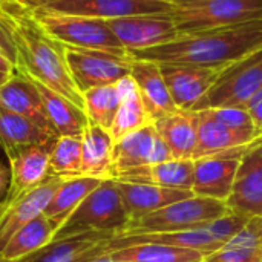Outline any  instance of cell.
Returning <instances> with one entry per match:
<instances>
[{
  "mask_svg": "<svg viewBox=\"0 0 262 262\" xmlns=\"http://www.w3.org/2000/svg\"><path fill=\"white\" fill-rule=\"evenodd\" d=\"M0 12L9 25L17 46L15 71L29 75L83 109V95L71 78L64 45L48 35L37 21L34 11L20 2L5 3Z\"/></svg>",
  "mask_w": 262,
  "mask_h": 262,
  "instance_id": "obj_1",
  "label": "cell"
},
{
  "mask_svg": "<svg viewBox=\"0 0 262 262\" xmlns=\"http://www.w3.org/2000/svg\"><path fill=\"white\" fill-rule=\"evenodd\" d=\"M262 48V18L218 29L178 35L175 40L138 51H129L134 58L158 64H196L224 69Z\"/></svg>",
  "mask_w": 262,
  "mask_h": 262,
  "instance_id": "obj_2",
  "label": "cell"
},
{
  "mask_svg": "<svg viewBox=\"0 0 262 262\" xmlns=\"http://www.w3.org/2000/svg\"><path fill=\"white\" fill-rule=\"evenodd\" d=\"M180 35L262 18V0H169Z\"/></svg>",
  "mask_w": 262,
  "mask_h": 262,
  "instance_id": "obj_3",
  "label": "cell"
},
{
  "mask_svg": "<svg viewBox=\"0 0 262 262\" xmlns=\"http://www.w3.org/2000/svg\"><path fill=\"white\" fill-rule=\"evenodd\" d=\"M127 223L129 220L115 181L103 180L101 184L94 189L61 223L52 241L91 232L115 236L127 226Z\"/></svg>",
  "mask_w": 262,
  "mask_h": 262,
  "instance_id": "obj_4",
  "label": "cell"
},
{
  "mask_svg": "<svg viewBox=\"0 0 262 262\" xmlns=\"http://www.w3.org/2000/svg\"><path fill=\"white\" fill-rule=\"evenodd\" d=\"M229 212L230 210L224 201L204 196H192L129 223L114 238L200 230L206 229L210 223L227 215Z\"/></svg>",
  "mask_w": 262,
  "mask_h": 262,
  "instance_id": "obj_5",
  "label": "cell"
},
{
  "mask_svg": "<svg viewBox=\"0 0 262 262\" xmlns=\"http://www.w3.org/2000/svg\"><path fill=\"white\" fill-rule=\"evenodd\" d=\"M261 89L262 48L224 68L215 84L193 107V112L216 107L246 109Z\"/></svg>",
  "mask_w": 262,
  "mask_h": 262,
  "instance_id": "obj_6",
  "label": "cell"
},
{
  "mask_svg": "<svg viewBox=\"0 0 262 262\" xmlns=\"http://www.w3.org/2000/svg\"><path fill=\"white\" fill-rule=\"evenodd\" d=\"M37 21L48 35L66 46L86 49H100L115 54H127L120 40L115 37L106 20L81 15L52 14L32 9Z\"/></svg>",
  "mask_w": 262,
  "mask_h": 262,
  "instance_id": "obj_7",
  "label": "cell"
},
{
  "mask_svg": "<svg viewBox=\"0 0 262 262\" xmlns=\"http://www.w3.org/2000/svg\"><path fill=\"white\" fill-rule=\"evenodd\" d=\"M64 57L71 78L81 95L94 88L115 84L130 74L132 55L129 52L115 54L64 45Z\"/></svg>",
  "mask_w": 262,
  "mask_h": 262,
  "instance_id": "obj_8",
  "label": "cell"
},
{
  "mask_svg": "<svg viewBox=\"0 0 262 262\" xmlns=\"http://www.w3.org/2000/svg\"><path fill=\"white\" fill-rule=\"evenodd\" d=\"M258 140L193 160L195 172L192 192L195 193V196L213 198L226 203L232 192V186L243 157Z\"/></svg>",
  "mask_w": 262,
  "mask_h": 262,
  "instance_id": "obj_9",
  "label": "cell"
},
{
  "mask_svg": "<svg viewBox=\"0 0 262 262\" xmlns=\"http://www.w3.org/2000/svg\"><path fill=\"white\" fill-rule=\"evenodd\" d=\"M31 9L64 14V15H81L94 18H120L129 15L160 14L170 11L169 0H48L28 6Z\"/></svg>",
  "mask_w": 262,
  "mask_h": 262,
  "instance_id": "obj_10",
  "label": "cell"
},
{
  "mask_svg": "<svg viewBox=\"0 0 262 262\" xmlns=\"http://www.w3.org/2000/svg\"><path fill=\"white\" fill-rule=\"evenodd\" d=\"M106 23L127 51L160 46L180 35L170 12L129 15L111 18Z\"/></svg>",
  "mask_w": 262,
  "mask_h": 262,
  "instance_id": "obj_11",
  "label": "cell"
},
{
  "mask_svg": "<svg viewBox=\"0 0 262 262\" xmlns=\"http://www.w3.org/2000/svg\"><path fill=\"white\" fill-rule=\"evenodd\" d=\"M170 160H173V157L158 137L154 124H147L114 143L112 178L130 169L160 164Z\"/></svg>",
  "mask_w": 262,
  "mask_h": 262,
  "instance_id": "obj_12",
  "label": "cell"
},
{
  "mask_svg": "<svg viewBox=\"0 0 262 262\" xmlns=\"http://www.w3.org/2000/svg\"><path fill=\"white\" fill-rule=\"evenodd\" d=\"M160 69L172 101L180 111H193L223 72L218 68L177 63H161Z\"/></svg>",
  "mask_w": 262,
  "mask_h": 262,
  "instance_id": "obj_13",
  "label": "cell"
},
{
  "mask_svg": "<svg viewBox=\"0 0 262 262\" xmlns=\"http://www.w3.org/2000/svg\"><path fill=\"white\" fill-rule=\"evenodd\" d=\"M226 206L232 213L262 216V137L243 157Z\"/></svg>",
  "mask_w": 262,
  "mask_h": 262,
  "instance_id": "obj_14",
  "label": "cell"
},
{
  "mask_svg": "<svg viewBox=\"0 0 262 262\" xmlns=\"http://www.w3.org/2000/svg\"><path fill=\"white\" fill-rule=\"evenodd\" d=\"M54 143L55 140L26 146L8 157L11 180L5 201H14L26 195L51 177L49 155Z\"/></svg>",
  "mask_w": 262,
  "mask_h": 262,
  "instance_id": "obj_15",
  "label": "cell"
},
{
  "mask_svg": "<svg viewBox=\"0 0 262 262\" xmlns=\"http://www.w3.org/2000/svg\"><path fill=\"white\" fill-rule=\"evenodd\" d=\"M63 181L64 178L51 175L43 184L26 195L0 204V253L21 227L43 213L45 207Z\"/></svg>",
  "mask_w": 262,
  "mask_h": 262,
  "instance_id": "obj_16",
  "label": "cell"
},
{
  "mask_svg": "<svg viewBox=\"0 0 262 262\" xmlns=\"http://www.w3.org/2000/svg\"><path fill=\"white\" fill-rule=\"evenodd\" d=\"M111 238L107 233L91 232L55 239L18 262H92L109 253Z\"/></svg>",
  "mask_w": 262,
  "mask_h": 262,
  "instance_id": "obj_17",
  "label": "cell"
},
{
  "mask_svg": "<svg viewBox=\"0 0 262 262\" xmlns=\"http://www.w3.org/2000/svg\"><path fill=\"white\" fill-rule=\"evenodd\" d=\"M0 106L28 118L49 135L57 137L46 115L41 95L32 78L21 72H14L9 80L0 86Z\"/></svg>",
  "mask_w": 262,
  "mask_h": 262,
  "instance_id": "obj_18",
  "label": "cell"
},
{
  "mask_svg": "<svg viewBox=\"0 0 262 262\" xmlns=\"http://www.w3.org/2000/svg\"><path fill=\"white\" fill-rule=\"evenodd\" d=\"M115 184L121 196V203L126 210L129 223L140 220L144 215L157 212L173 203L195 196V193L189 189H169L161 186L123 181H115Z\"/></svg>",
  "mask_w": 262,
  "mask_h": 262,
  "instance_id": "obj_19",
  "label": "cell"
},
{
  "mask_svg": "<svg viewBox=\"0 0 262 262\" xmlns=\"http://www.w3.org/2000/svg\"><path fill=\"white\" fill-rule=\"evenodd\" d=\"M140 92L143 106L152 120V123L164 115L178 111L172 97L167 91L166 81L163 78L160 64L149 60H138L132 57L130 74H129Z\"/></svg>",
  "mask_w": 262,
  "mask_h": 262,
  "instance_id": "obj_20",
  "label": "cell"
},
{
  "mask_svg": "<svg viewBox=\"0 0 262 262\" xmlns=\"http://www.w3.org/2000/svg\"><path fill=\"white\" fill-rule=\"evenodd\" d=\"M152 124L173 160H192L198 140V112L178 109Z\"/></svg>",
  "mask_w": 262,
  "mask_h": 262,
  "instance_id": "obj_21",
  "label": "cell"
},
{
  "mask_svg": "<svg viewBox=\"0 0 262 262\" xmlns=\"http://www.w3.org/2000/svg\"><path fill=\"white\" fill-rule=\"evenodd\" d=\"M193 160H170L160 164L141 166L115 175L114 181L152 184L169 189H189L193 187Z\"/></svg>",
  "mask_w": 262,
  "mask_h": 262,
  "instance_id": "obj_22",
  "label": "cell"
},
{
  "mask_svg": "<svg viewBox=\"0 0 262 262\" xmlns=\"http://www.w3.org/2000/svg\"><path fill=\"white\" fill-rule=\"evenodd\" d=\"M135 244H163L181 249H192L204 253L206 256L218 252L224 247V243L218 241L206 229L200 230H186V232H170V233H149V235H134L111 238L107 244L109 253L118 249H124Z\"/></svg>",
  "mask_w": 262,
  "mask_h": 262,
  "instance_id": "obj_23",
  "label": "cell"
},
{
  "mask_svg": "<svg viewBox=\"0 0 262 262\" xmlns=\"http://www.w3.org/2000/svg\"><path fill=\"white\" fill-rule=\"evenodd\" d=\"M262 135L252 132H241L230 129L210 115L206 111L198 112V140L196 147L192 155V160H198L206 155H212L216 152H223L227 149H233L247 143L258 140Z\"/></svg>",
  "mask_w": 262,
  "mask_h": 262,
  "instance_id": "obj_24",
  "label": "cell"
},
{
  "mask_svg": "<svg viewBox=\"0 0 262 262\" xmlns=\"http://www.w3.org/2000/svg\"><path fill=\"white\" fill-rule=\"evenodd\" d=\"M32 81L41 95L46 115H48L57 137H81L84 129L89 124L84 111L81 107L75 106L68 98L54 92L52 89L46 88L40 81H37L34 78H32Z\"/></svg>",
  "mask_w": 262,
  "mask_h": 262,
  "instance_id": "obj_25",
  "label": "cell"
},
{
  "mask_svg": "<svg viewBox=\"0 0 262 262\" xmlns=\"http://www.w3.org/2000/svg\"><path fill=\"white\" fill-rule=\"evenodd\" d=\"M112 150L111 134L98 126L88 124L81 135V177L111 180Z\"/></svg>",
  "mask_w": 262,
  "mask_h": 262,
  "instance_id": "obj_26",
  "label": "cell"
},
{
  "mask_svg": "<svg viewBox=\"0 0 262 262\" xmlns=\"http://www.w3.org/2000/svg\"><path fill=\"white\" fill-rule=\"evenodd\" d=\"M115 84H117L121 103L115 115V120L112 123V127L109 130L114 143L147 124H152V120L149 118L143 106V101H141V97H140V92L134 78L127 75L118 80Z\"/></svg>",
  "mask_w": 262,
  "mask_h": 262,
  "instance_id": "obj_27",
  "label": "cell"
},
{
  "mask_svg": "<svg viewBox=\"0 0 262 262\" xmlns=\"http://www.w3.org/2000/svg\"><path fill=\"white\" fill-rule=\"evenodd\" d=\"M58 229V224H55L52 220H49L46 215H38L31 223H28L25 227H21L5 246V249L0 253L2 262H18L25 256L43 249L48 246L55 232Z\"/></svg>",
  "mask_w": 262,
  "mask_h": 262,
  "instance_id": "obj_28",
  "label": "cell"
},
{
  "mask_svg": "<svg viewBox=\"0 0 262 262\" xmlns=\"http://www.w3.org/2000/svg\"><path fill=\"white\" fill-rule=\"evenodd\" d=\"M51 140L57 138L40 129L28 118L0 106V146L6 157L26 146L40 144Z\"/></svg>",
  "mask_w": 262,
  "mask_h": 262,
  "instance_id": "obj_29",
  "label": "cell"
},
{
  "mask_svg": "<svg viewBox=\"0 0 262 262\" xmlns=\"http://www.w3.org/2000/svg\"><path fill=\"white\" fill-rule=\"evenodd\" d=\"M101 181L103 180L81 175L64 178V181L58 186L51 201L45 207L43 215H46L60 227L61 223L80 206V203L101 184Z\"/></svg>",
  "mask_w": 262,
  "mask_h": 262,
  "instance_id": "obj_30",
  "label": "cell"
},
{
  "mask_svg": "<svg viewBox=\"0 0 262 262\" xmlns=\"http://www.w3.org/2000/svg\"><path fill=\"white\" fill-rule=\"evenodd\" d=\"M107 255L115 262H203L206 258L198 250L163 244H135Z\"/></svg>",
  "mask_w": 262,
  "mask_h": 262,
  "instance_id": "obj_31",
  "label": "cell"
},
{
  "mask_svg": "<svg viewBox=\"0 0 262 262\" xmlns=\"http://www.w3.org/2000/svg\"><path fill=\"white\" fill-rule=\"evenodd\" d=\"M83 109L89 124L98 126L109 132L121 103L117 84H106L89 89L83 94Z\"/></svg>",
  "mask_w": 262,
  "mask_h": 262,
  "instance_id": "obj_32",
  "label": "cell"
},
{
  "mask_svg": "<svg viewBox=\"0 0 262 262\" xmlns=\"http://www.w3.org/2000/svg\"><path fill=\"white\" fill-rule=\"evenodd\" d=\"M49 170L54 177L72 178L81 175V137H58L49 155Z\"/></svg>",
  "mask_w": 262,
  "mask_h": 262,
  "instance_id": "obj_33",
  "label": "cell"
},
{
  "mask_svg": "<svg viewBox=\"0 0 262 262\" xmlns=\"http://www.w3.org/2000/svg\"><path fill=\"white\" fill-rule=\"evenodd\" d=\"M206 112L213 120H216L218 123H221V124H224V126H227L230 129L262 135L261 132L258 130V127L255 126L249 111H246V109H239V107H216V109H206Z\"/></svg>",
  "mask_w": 262,
  "mask_h": 262,
  "instance_id": "obj_34",
  "label": "cell"
},
{
  "mask_svg": "<svg viewBox=\"0 0 262 262\" xmlns=\"http://www.w3.org/2000/svg\"><path fill=\"white\" fill-rule=\"evenodd\" d=\"M250 220V216L246 215H239V213H232L229 212L227 215L215 220L213 223H210L206 230L213 235L218 241L227 244L232 238H235L247 224V221Z\"/></svg>",
  "mask_w": 262,
  "mask_h": 262,
  "instance_id": "obj_35",
  "label": "cell"
},
{
  "mask_svg": "<svg viewBox=\"0 0 262 262\" xmlns=\"http://www.w3.org/2000/svg\"><path fill=\"white\" fill-rule=\"evenodd\" d=\"M224 249H262V216H252L244 229Z\"/></svg>",
  "mask_w": 262,
  "mask_h": 262,
  "instance_id": "obj_36",
  "label": "cell"
},
{
  "mask_svg": "<svg viewBox=\"0 0 262 262\" xmlns=\"http://www.w3.org/2000/svg\"><path fill=\"white\" fill-rule=\"evenodd\" d=\"M207 262H262V249H220L204 258Z\"/></svg>",
  "mask_w": 262,
  "mask_h": 262,
  "instance_id": "obj_37",
  "label": "cell"
},
{
  "mask_svg": "<svg viewBox=\"0 0 262 262\" xmlns=\"http://www.w3.org/2000/svg\"><path fill=\"white\" fill-rule=\"evenodd\" d=\"M0 54L5 55L14 66H17V46L9 29L8 21L0 12Z\"/></svg>",
  "mask_w": 262,
  "mask_h": 262,
  "instance_id": "obj_38",
  "label": "cell"
},
{
  "mask_svg": "<svg viewBox=\"0 0 262 262\" xmlns=\"http://www.w3.org/2000/svg\"><path fill=\"white\" fill-rule=\"evenodd\" d=\"M246 111H249L255 126L258 127V130L262 134V89L249 101Z\"/></svg>",
  "mask_w": 262,
  "mask_h": 262,
  "instance_id": "obj_39",
  "label": "cell"
},
{
  "mask_svg": "<svg viewBox=\"0 0 262 262\" xmlns=\"http://www.w3.org/2000/svg\"><path fill=\"white\" fill-rule=\"evenodd\" d=\"M9 180H11V173H9V169L0 163V198L5 192H8V187H9Z\"/></svg>",
  "mask_w": 262,
  "mask_h": 262,
  "instance_id": "obj_40",
  "label": "cell"
},
{
  "mask_svg": "<svg viewBox=\"0 0 262 262\" xmlns=\"http://www.w3.org/2000/svg\"><path fill=\"white\" fill-rule=\"evenodd\" d=\"M0 71L2 72H6V74H14L15 72V66L5 57L0 54Z\"/></svg>",
  "mask_w": 262,
  "mask_h": 262,
  "instance_id": "obj_41",
  "label": "cell"
},
{
  "mask_svg": "<svg viewBox=\"0 0 262 262\" xmlns=\"http://www.w3.org/2000/svg\"><path fill=\"white\" fill-rule=\"evenodd\" d=\"M17 2H20L25 6H32L35 3H41V2H48V0H17Z\"/></svg>",
  "mask_w": 262,
  "mask_h": 262,
  "instance_id": "obj_42",
  "label": "cell"
},
{
  "mask_svg": "<svg viewBox=\"0 0 262 262\" xmlns=\"http://www.w3.org/2000/svg\"><path fill=\"white\" fill-rule=\"evenodd\" d=\"M11 75H12V74H6V72H2V71H0V86H2V84H5V83L9 80V77H11Z\"/></svg>",
  "mask_w": 262,
  "mask_h": 262,
  "instance_id": "obj_43",
  "label": "cell"
},
{
  "mask_svg": "<svg viewBox=\"0 0 262 262\" xmlns=\"http://www.w3.org/2000/svg\"><path fill=\"white\" fill-rule=\"evenodd\" d=\"M92 262H115L112 261L111 258H109V255H104V256H101V258H98V259H95V261Z\"/></svg>",
  "mask_w": 262,
  "mask_h": 262,
  "instance_id": "obj_44",
  "label": "cell"
},
{
  "mask_svg": "<svg viewBox=\"0 0 262 262\" xmlns=\"http://www.w3.org/2000/svg\"><path fill=\"white\" fill-rule=\"evenodd\" d=\"M8 2H12V0H0V8H2L5 3H8Z\"/></svg>",
  "mask_w": 262,
  "mask_h": 262,
  "instance_id": "obj_45",
  "label": "cell"
},
{
  "mask_svg": "<svg viewBox=\"0 0 262 262\" xmlns=\"http://www.w3.org/2000/svg\"><path fill=\"white\" fill-rule=\"evenodd\" d=\"M203 262H207V261H203Z\"/></svg>",
  "mask_w": 262,
  "mask_h": 262,
  "instance_id": "obj_46",
  "label": "cell"
}]
</instances>
